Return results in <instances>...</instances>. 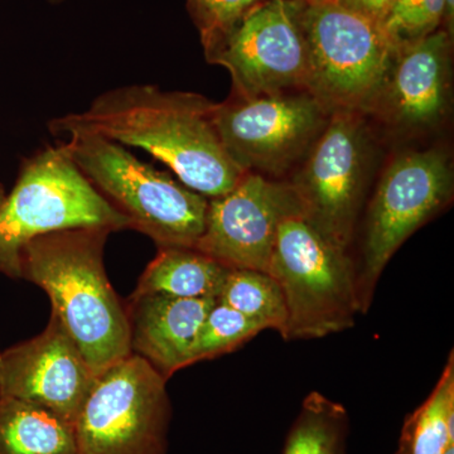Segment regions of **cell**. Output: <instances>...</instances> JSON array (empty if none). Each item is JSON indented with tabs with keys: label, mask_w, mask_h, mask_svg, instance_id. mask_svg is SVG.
<instances>
[{
	"label": "cell",
	"mask_w": 454,
	"mask_h": 454,
	"mask_svg": "<svg viewBox=\"0 0 454 454\" xmlns=\"http://www.w3.org/2000/svg\"><path fill=\"white\" fill-rule=\"evenodd\" d=\"M229 268L195 247H160L143 271L133 294L217 300Z\"/></svg>",
	"instance_id": "obj_16"
},
{
	"label": "cell",
	"mask_w": 454,
	"mask_h": 454,
	"mask_svg": "<svg viewBox=\"0 0 454 454\" xmlns=\"http://www.w3.org/2000/svg\"><path fill=\"white\" fill-rule=\"evenodd\" d=\"M454 447V355L434 389L406 417L396 454H446Z\"/></svg>",
	"instance_id": "obj_18"
},
{
	"label": "cell",
	"mask_w": 454,
	"mask_h": 454,
	"mask_svg": "<svg viewBox=\"0 0 454 454\" xmlns=\"http://www.w3.org/2000/svg\"><path fill=\"white\" fill-rule=\"evenodd\" d=\"M260 2L262 0H188V11L201 35L205 52Z\"/></svg>",
	"instance_id": "obj_23"
},
{
	"label": "cell",
	"mask_w": 454,
	"mask_h": 454,
	"mask_svg": "<svg viewBox=\"0 0 454 454\" xmlns=\"http://www.w3.org/2000/svg\"><path fill=\"white\" fill-rule=\"evenodd\" d=\"M5 196H7V193H5L4 187L0 184V205L4 201Z\"/></svg>",
	"instance_id": "obj_26"
},
{
	"label": "cell",
	"mask_w": 454,
	"mask_h": 454,
	"mask_svg": "<svg viewBox=\"0 0 454 454\" xmlns=\"http://www.w3.org/2000/svg\"><path fill=\"white\" fill-rule=\"evenodd\" d=\"M53 2H56V0H53Z\"/></svg>",
	"instance_id": "obj_29"
},
{
	"label": "cell",
	"mask_w": 454,
	"mask_h": 454,
	"mask_svg": "<svg viewBox=\"0 0 454 454\" xmlns=\"http://www.w3.org/2000/svg\"><path fill=\"white\" fill-rule=\"evenodd\" d=\"M446 454H454V447L450 448Z\"/></svg>",
	"instance_id": "obj_28"
},
{
	"label": "cell",
	"mask_w": 454,
	"mask_h": 454,
	"mask_svg": "<svg viewBox=\"0 0 454 454\" xmlns=\"http://www.w3.org/2000/svg\"><path fill=\"white\" fill-rule=\"evenodd\" d=\"M264 330L258 322L216 301L197 336L191 365L231 354Z\"/></svg>",
	"instance_id": "obj_21"
},
{
	"label": "cell",
	"mask_w": 454,
	"mask_h": 454,
	"mask_svg": "<svg viewBox=\"0 0 454 454\" xmlns=\"http://www.w3.org/2000/svg\"><path fill=\"white\" fill-rule=\"evenodd\" d=\"M303 5L304 0H262L205 52L208 62L231 74L234 97L253 98L304 89Z\"/></svg>",
	"instance_id": "obj_10"
},
{
	"label": "cell",
	"mask_w": 454,
	"mask_h": 454,
	"mask_svg": "<svg viewBox=\"0 0 454 454\" xmlns=\"http://www.w3.org/2000/svg\"><path fill=\"white\" fill-rule=\"evenodd\" d=\"M95 378L55 315L38 336L0 351V397L41 406L73 426Z\"/></svg>",
	"instance_id": "obj_13"
},
{
	"label": "cell",
	"mask_w": 454,
	"mask_h": 454,
	"mask_svg": "<svg viewBox=\"0 0 454 454\" xmlns=\"http://www.w3.org/2000/svg\"><path fill=\"white\" fill-rule=\"evenodd\" d=\"M452 196V167L441 149L405 152L387 166L367 207L363 253L355 265L361 313L369 310L394 254Z\"/></svg>",
	"instance_id": "obj_7"
},
{
	"label": "cell",
	"mask_w": 454,
	"mask_h": 454,
	"mask_svg": "<svg viewBox=\"0 0 454 454\" xmlns=\"http://www.w3.org/2000/svg\"><path fill=\"white\" fill-rule=\"evenodd\" d=\"M130 229L80 172L62 146L38 152L23 163L12 192L0 205V273L20 279V253L40 236L76 229Z\"/></svg>",
	"instance_id": "obj_4"
},
{
	"label": "cell",
	"mask_w": 454,
	"mask_h": 454,
	"mask_svg": "<svg viewBox=\"0 0 454 454\" xmlns=\"http://www.w3.org/2000/svg\"><path fill=\"white\" fill-rule=\"evenodd\" d=\"M333 2L339 7L366 18L370 22L380 27L396 0H333Z\"/></svg>",
	"instance_id": "obj_24"
},
{
	"label": "cell",
	"mask_w": 454,
	"mask_h": 454,
	"mask_svg": "<svg viewBox=\"0 0 454 454\" xmlns=\"http://www.w3.org/2000/svg\"><path fill=\"white\" fill-rule=\"evenodd\" d=\"M215 106L201 95L130 85L109 90L85 112L64 118L119 145L145 149L184 186L215 199L247 175L221 145L212 121Z\"/></svg>",
	"instance_id": "obj_1"
},
{
	"label": "cell",
	"mask_w": 454,
	"mask_h": 454,
	"mask_svg": "<svg viewBox=\"0 0 454 454\" xmlns=\"http://www.w3.org/2000/svg\"><path fill=\"white\" fill-rule=\"evenodd\" d=\"M343 454H346V452H345V453H343Z\"/></svg>",
	"instance_id": "obj_30"
},
{
	"label": "cell",
	"mask_w": 454,
	"mask_h": 454,
	"mask_svg": "<svg viewBox=\"0 0 454 454\" xmlns=\"http://www.w3.org/2000/svg\"><path fill=\"white\" fill-rule=\"evenodd\" d=\"M301 23L306 92L330 115L366 112L394 56L380 27L333 2H304Z\"/></svg>",
	"instance_id": "obj_6"
},
{
	"label": "cell",
	"mask_w": 454,
	"mask_h": 454,
	"mask_svg": "<svg viewBox=\"0 0 454 454\" xmlns=\"http://www.w3.org/2000/svg\"><path fill=\"white\" fill-rule=\"evenodd\" d=\"M443 12L444 0H396L380 28L395 52L438 31Z\"/></svg>",
	"instance_id": "obj_22"
},
{
	"label": "cell",
	"mask_w": 454,
	"mask_h": 454,
	"mask_svg": "<svg viewBox=\"0 0 454 454\" xmlns=\"http://www.w3.org/2000/svg\"><path fill=\"white\" fill-rule=\"evenodd\" d=\"M167 379L130 354L95 378L74 420L79 454H166L172 408Z\"/></svg>",
	"instance_id": "obj_8"
},
{
	"label": "cell",
	"mask_w": 454,
	"mask_h": 454,
	"mask_svg": "<svg viewBox=\"0 0 454 454\" xmlns=\"http://www.w3.org/2000/svg\"><path fill=\"white\" fill-rule=\"evenodd\" d=\"M268 273L286 298V340L343 333L361 313L354 260L325 240L301 214L280 223Z\"/></svg>",
	"instance_id": "obj_5"
},
{
	"label": "cell",
	"mask_w": 454,
	"mask_h": 454,
	"mask_svg": "<svg viewBox=\"0 0 454 454\" xmlns=\"http://www.w3.org/2000/svg\"><path fill=\"white\" fill-rule=\"evenodd\" d=\"M62 149L95 190L129 221L131 230L160 247H195L205 229L208 199L140 162L119 143L82 129L64 116L50 122Z\"/></svg>",
	"instance_id": "obj_3"
},
{
	"label": "cell",
	"mask_w": 454,
	"mask_h": 454,
	"mask_svg": "<svg viewBox=\"0 0 454 454\" xmlns=\"http://www.w3.org/2000/svg\"><path fill=\"white\" fill-rule=\"evenodd\" d=\"M330 114L309 92L232 97L214 110L226 153L244 172L280 175L306 153Z\"/></svg>",
	"instance_id": "obj_11"
},
{
	"label": "cell",
	"mask_w": 454,
	"mask_h": 454,
	"mask_svg": "<svg viewBox=\"0 0 454 454\" xmlns=\"http://www.w3.org/2000/svg\"><path fill=\"white\" fill-rule=\"evenodd\" d=\"M112 232L106 227L59 230L35 239L20 253V279L47 293L52 315L97 376L131 354L127 306L104 265Z\"/></svg>",
	"instance_id": "obj_2"
},
{
	"label": "cell",
	"mask_w": 454,
	"mask_h": 454,
	"mask_svg": "<svg viewBox=\"0 0 454 454\" xmlns=\"http://www.w3.org/2000/svg\"><path fill=\"white\" fill-rule=\"evenodd\" d=\"M294 214L301 212L291 184L247 173L225 195L208 200L195 249L229 269L268 273L278 229Z\"/></svg>",
	"instance_id": "obj_12"
},
{
	"label": "cell",
	"mask_w": 454,
	"mask_h": 454,
	"mask_svg": "<svg viewBox=\"0 0 454 454\" xmlns=\"http://www.w3.org/2000/svg\"><path fill=\"white\" fill-rule=\"evenodd\" d=\"M304 2L309 3V4H319V3L333 2V0H304Z\"/></svg>",
	"instance_id": "obj_27"
},
{
	"label": "cell",
	"mask_w": 454,
	"mask_h": 454,
	"mask_svg": "<svg viewBox=\"0 0 454 454\" xmlns=\"http://www.w3.org/2000/svg\"><path fill=\"white\" fill-rule=\"evenodd\" d=\"M215 300H187L148 293L131 294L127 306L131 354L168 380L191 366L193 348Z\"/></svg>",
	"instance_id": "obj_15"
},
{
	"label": "cell",
	"mask_w": 454,
	"mask_h": 454,
	"mask_svg": "<svg viewBox=\"0 0 454 454\" xmlns=\"http://www.w3.org/2000/svg\"><path fill=\"white\" fill-rule=\"evenodd\" d=\"M454 20V0H444L443 23L447 28L444 29L452 37Z\"/></svg>",
	"instance_id": "obj_25"
},
{
	"label": "cell",
	"mask_w": 454,
	"mask_h": 454,
	"mask_svg": "<svg viewBox=\"0 0 454 454\" xmlns=\"http://www.w3.org/2000/svg\"><path fill=\"white\" fill-rule=\"evenodd\" d=\"M0 454H79L73 424L41 406L0 397Z\"/></svg>",
	"instance_id": "obj_17"
},
{
	"label": "cell",
	"mask_w": 454,
	"mask_h": 454,
	"mask_svg": "<svg viewBox=\"0 0 454 454\" xmlns=\"http://www.w3.org/2000/svg\"><path fill=\"white\" fill-rule=\"evenodd\" d=\"M452 37L438 29L394 52L384 82L366 112L399 130L437 127L447 113Z\"/></svg>",
	"instance_id": "obj_14"
},
{
	"label": "cell",
	"mask_w": 454,
	"mask_h": 454,
	"mask_svg": "<svg viewBox=\"0 0 454 454\" xmlns=\"http://www.w3.org/2000/svg\"><path fill=\"white\" fill-rule=\"evenodd\" d=\"M349 418L345 406L318 391L304 397L283 454H343Z\"/></svg>",
	"instance_id": "obj_19"
},
{
	"label": "cell",
	"mask_w": 454,
	"mask_h": 454,
	"mask_svg": "<svg viewBox=\"0 0 454 454\" xmlns=\"http://www.w3.org/2000/svg\"><path fill=\"white\" fill-rule=\"evenodd\" d=\"M216 301L286 337V298L276 278L267 271L229 269Z\"/></svg>",
	"instance_id": "obj_20"
},
{
	"label": "cell",
	"mask_w": 454,
	"mask_h": 454,
	"mask_svg": "<svg viewBox=\"0 0 454 454\" xmlns=\"http://www.w3.org/2000/svg\"><path fill=\"white\" fill-rule=\"evenodd\" d=\"M367 155L365 125L358 113L331 114L291 182L301 216L346 253L365 195Z\"/></svg>",
	"instance_id": "obj_9"
}]
</instances>
